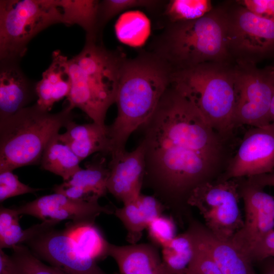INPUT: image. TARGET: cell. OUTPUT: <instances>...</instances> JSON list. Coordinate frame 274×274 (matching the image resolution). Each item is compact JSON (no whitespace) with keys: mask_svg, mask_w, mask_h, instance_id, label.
Segmentation results:
<instances>
[{"mask_svg":"<svg viewBox=\"0 0 274 274\" xmlns=\"http://www.w3.org/2000/svg\"><path fill=\"white\" fill-rule=\"evenodd\" d=\"M141 128L145 161L143 188L150 189L181 222L190 217L187 200L191 192L212 181L223 164L226 140L171 85Z\"/></svg>","mask_w":274,"mask_h":274,"instance_id":"1","label":"cell"},{"mask_svg":"<svg viewBox=\"0 0 274 274\" xmlns=\"http://www.w3.org/2000/svg\"><path fill=\"white\" fill-rule=\"evenodd\" d=\"M173 72L165 60L151 51L125 58L115 100L117 117L107 125L110 155L125 151L130 135L154 113L170 85Z\"/></svg>","mask_w":274,"mask_h":274,"instance_id":"2","label":"cell"},{"mask_svg":"<svg viewBox=\"0 0 274 274\" xmlns=\"http://www.w3.org/2000/svg\"><path fill=\"white\" fill-rule=\"evenodd\" d=\"M126 57L100 41L86 40L77 55L68 59L71 88L67 107L78 108L93 122L106 126L107 112L115 103L121 70Z\"/></svg>","mask_w":274,"mask_h":274,"instance_id":"3","label":"cell"},{"mask_svg":"<svg viewBox=\"0 0 274 274\" xmlns=\"http://www.w3.org/2000/svg\"><path fill=\"white\" fill-rule=\"evenodd\" d=\"M226 29L223 7L213 8L194 20L168 23L154 40L151 51L173 71L206 62L231 63Z\"/></svg>","mask_w":274,"mask_h":274,"instance_id":"4","label":"cell"},{"mask_svg":"<svg viewBox=\"0 0 274 274\" xmlns=\"http://www.w3.org/2000/svg\"><path fill=\"white\" fill-rule=\"evenodd\" d=\"M170 85L222 138L231 136L236 127L234 65L206 62L173 71Z\"/></svg>","mask_w":274,"mask_h":274,"instance_id":"5","label":"cell"},{"mask_svg":"<svg viewBox=\"0 0 274 274\" xmlns=\"http://www.w3.org/2000/svg\"><path fill=\"white\" fill-rule=\"evenodd\" d=\"M66 105L51 113L36 103L0 119V172L41 162L47 145L75 115Z\"/></svg>","mask_w":274,"mask_h":274,"instance_id":"6","label":"cell"},{"mask_svg":"<svg viewBox=\"0 0 274 274\" xmlns=\"http://www.w3.org/2000/svg\"><path fill=\"white\" fill-rule=\"evenodd\" d=\"M57 23L63 21L57 0H1L0 60L20 61L30 41Z\"/></svg>","mask_w":274,"mask_h":274,"instance_id":"7","label":"cell"},{"mask_svg":"<svg viewBox=\"0 0 274 274\" xmlns=\"http://www.w3.org/2000/svg\"><path fill=\"white\" fill-rule=\"evenodd\" d=\"M238 179L204 183L193 190L187 204L196 208L205 226L215 235L230 239L242 227Z\"/></svg>","mask_w":274,"mask_h":274,"instance_id":"8","label":"cell"},{"mask_svg":"<svg viewBox=\"0 0 274 274\" xmlns=\"http://www.w3.org/2000/svg\"><path fill=\"white\" fill-rule=\"evenodd\" d=\"M235 3L223 7L228 51L235 63L256 64L274 53V22Z\"/></svg>","mask_w":274,"mask_h":274,"instance_id":"9","label":"cell"},{"mask_svg":"<svg viewBox=\"0 0 274 274\" xmlns=\"http://www.w3.org/2000/svg\"><path fill=\"white\" fill-rule=\"evenodd\" d=\"M236 126L262 127L270 124L269 111L274 93V65L235 63Z\"/></svg>","mask_w":274,"mask_h":274,"instance_id":"10","label":"cell"},{"mask_svg":"<svg viewBox=\"0 0 274 274\" xmlns=\"http://www.w3.org/2000/svg\"><path fill=\"white\" fill-rule=\"evenodd\" d=\"M58 223L53 220L43 221L40 230L24 244L39 259L66 274H108L82 248L66 228H55Z\"/></svg>","mask_w":274,"mask_h":274,"instance_id":"11","label":"cell"},{"mask_svg":"<svg viewBox=\"0 0 274 274\" xmlns=\"http://www.w3.org/2000/svg\"><path fill=\"white\" fill-rule=\"evenodd\" d=\"M274 172V127H253L218 180L249 178Z\"/></svg>","mask_w":274,"mask_h":274,"instance_id":"12","label":"cell"},{"mask_svg":"<svg viewBox=\"0 0 274 274\" xmlns=\"http://www.w3.org/2000/svg\"><path fill=\"white\" fill-rule=\"evenodd\" d=\"M240 179L239 194L244 202L245 219L242 227L230 239L250 256L256 243L274 229V196L247 179Z\"/></svg>","mask_w":274,"mask_h":274,"instance_id":"13","label":"cell"},{"mask_svg":"<svg viewBox=\"0 0 274 274\" xmlns=\"http://www.w3.org/2000/svg\"><path fill=\"white\" fill-rule=\"evenodd\" d=\"M13 208L19 215H30L42 221L59 222L65 220L75 222H95L100 214H114V212L109 206L100 205L98 201L75 200L55 192Z\"/></svg>","mask_w":274,"mask_h":274,"instance_id":"14","label":"cell"},{"mask_svg":"<svg viewBox=\"0 0 274 274\" xmlns=\"http://www.w3.org/2000/svg\"><path fill=\"white\" fill-rule=\"evenodd\" d=\"M107 188L123 204L141 194L145 173L144 150L141 143L134 150L111 156Z\"/></svg>","mask_w":274,"mask_h":274,"instance_id":"15","label":"cell"},{"mask_svg":"<svg viewBox=\"0 0 274 274\" xmlns=\"http://www.w3.org/2000/svg\"><path fill=\"white\" fill-rule=\"evenodd\" d=\"M189 221L188 228L223 274H254L249 255L231 239L218 237L205 225L191 218Z\"/></svg>","mask_w":274,"mask_h":274,"instance_id":"16","label":"cell"},{"mask_svg":"<svg viewBox=\"0 0 274 274\" xmlns=\"http://www.w3.org/2000/svg\"><path fill=\"white\" fill-rule=\"evenodd\" d=\"M19 62L0 60V119L14 115L37 100V82L24 74Z\"/></svg>","mask_w":274,"mask_h":274,"instance_id":"17","label":"cell"},{"mask_svg":"<svg viewBox=\"0 0 274 274\" xmlns=\"http://www.w3.org/2000/svg\"><path fill=\"white\" fill-rule=\"evenodd\" d=\"M105 154L96 155L87 162L85 168L75 173L68 181L55 185L53 191L70 198L87 201H98L106 195L110 170Z\"/></svg>","mask_w":274,"mask_h":274,"instance_id":"18","label":"cell"},{"mask_svg":"<svg viewBox=\"0 0 274 274\" xmlns=\"http://www.w3.org/2000/svg\"><path fill=\"white\" fill-rule=\"evenodd\" d=\"M108 256L116 262L119 274H167L159 248L150 243L124 246L110 243Z\"/></svg>","mask_w":274,"mask_h":274,"instance_id":"19","label":"cell"},{"mask_svg":"<svg viewBox=\"0 0 274 274\" xmlns=\"http://www.w3.org/2000/svg\"><path fill=\"white\" fill-rule=\"evenodd\" d=\"M68 61L60 50L54 51L50 65L37 82L36 103L43 110L50 112L55 102L69 95L71 79Z\"/></svg>","mask_w":274,"mask_h":274,"instance_id":"20","label":"cell"},{"mask_svg":"<svg viewBox=\"0 0 274 274\" xmlns=\"http://www.w3.org/2000/svg\"><path fill=\"white\" fill-rule=\"evenodd\" d=\"M166 210L154 195L142 193L134 200L123 204L122 207L115 208L114 214L126 229V242L129 244H136L150 222Z\"/></svg>","mask_w":274,"mask_h":274,"instance_id":"21","label":"cell"},{"mask_svg":"<svg viewBox=\"0 0 274 274\" xmlns=\"http://www.w3.org/2000/svg\"><path fill=\"white\" fill-rule=\"evenodd\" d=\"M65 128V132L59 133L58 136L81 161L95 153L111 154V144L107 125L102 126L93 122L78 124L73 120Z\"/></svg>","mask_w":274,"mask_h":274,"instance_id":"22","label":"cell"},{"mask_svg":"<svg viewBox=\"0 0 274 274\" xmlns=\"http://www.w3.org/2000/svg\"><path fill=\"white\" fill-rule=\"evenodd\" d=\"M63 23L78 25L86 32V40L100 41L98 29V11L99 1L57 0Z\"/></svg>","mask_w":274,"mask_h":274,"instance_id":"23","label":"cell"},{"mask_svg":"<svg viewBox=\"0 0 274 274\" xmlns=\"http://www.w3.org/2000/svg\"><path fill=\"white\" fill-rule=\"evenodd\" d=\"M58 133L49 142L43 153L41 164L43 169L69 180L82 168L81 160L71 149L61 141Z\"/></svg>","mask_w":274,"mask_h":274,"instance_id":"24","label":"cell"},{"mask_svg":"<svg viewBox=\"0 0 274 274\" xmlns=\"http://www.w3.org/2000/svg\"><path fill=\"white\" fill-rule=\"evenodd\" d=\"M195 251L194 240L188 228L162 248L161 259L167 274H184Z\"/></svg>","mask_w":274,"mask_h":274,"instance_id":"25","label":"cell"},{"mask_svg":"<svg viewBox=\"0 0 274 274\" xmlns=\"http://www.w3.org/2000/svg\"><path fill=\"white\" fill-rule=\"evenodd\" d=\"M65 227L82 248L97 261L109 256L110 243L106 239L95 222L70 221Z\"/></svg>","mask_w":274,"mask_h":274,"instance_id":"26","label":"cell"},{"mask_svg":"<svg viewBox=\"0 0 274 274\" xmlns=\"http://www.w3.org/2000/svg\"><path fill=\"white\" fill-rule=\"evenodd\" d=\"M115 28L120 41L130 45L138 46L146 39L149 34V22L141 13L127 12L118 20Z\"/></svg>","mask_w":274,"mask_h":274,"instance_id":"27","label":"cell"},{"mask_svg":"<svg viewBox=\"0 0 274 274\" xmlns=\"http://www.w3.org/2000/svg\"><path fill=\"white\" fill-rule=\"evenodd\" d=\"M19 216L13 208L1 207L0 249H13L23 244L31 236V227L23 230L19 224Z\"/></svg>","mask_w":274,"mask_h":274,"instance_id":"28","label":"cell"},{"mask_svg":"<svg viewBox=\"0 0 274 274\" xmlns=\"http://www.w3.org/2000/svg\"><path fill=\"white\" fill-rule=\"evenodd\" d=\"M213 9L210 0H170L166 4L163 15L168 23L198 19Z\"/></svg>","mask_w":274,"mask_h":274,"instance_id":"29","label":"cell"},{"mask_svg":"<svg viewBox=\"0 0 274 274\" xmlns=\"http://www.w3.org/2000/svg\"><path fill=\"white\" fill-rule=\"evenodd\" d=\"M162 3L156 0H104L99 1L98 29L101 36L106 24L114 17L125 10L136 7L155 9Z\"/></svg>","mask_w":274,"mask_h":274,"instance_id":"30","label":"cell"},{"mask_svg":"<svg viewBox=\"0 0 274 274\" xmlns=\"http://www.w3.org/2000/svg\"><path fill=\"white\" fill-rule=\"evenodd\" d=\"M11 256L20 274H66L59 269L43 263L24 244L13 249Z\"/></svg>","mask_w":274,"mask_h":274,"instance_id":"31","label":"cell"},{"mask_svg":"<svg viewBox=\"0 0 274 274\" xmlns=\"http://www.w3.org/2000/svg\"><path fill=\"white\" fill-rule=\"evenodd\" d=\"M146 230L150 243L161 249L177 235L176 220L163 214L153 219Z\"/></svg>","mask_w":274,"mask_h":274,"instance_id":"32","label":"cell"},{"mask_svg":"<svg viewBox=\"0 0 274 274\" xmlns=\"http://www.w3.org/2000/svg\"><path fill=\"white\" fill-rule=\"evenodd\" d=\"M193 236L194 254L184 274H223L213 258Z\"/></svg>","mask_w":274,"mask_h":274,"instance_id":"33","label":"cell"},{"mask_svg":"<svg viewBox=\"0 0 274 274\" xmlns=\"http://www.w3.org/2000/svg\"><path fill=\"white\" fill-rule=\"evenodd\" d=\"M40 190L22 183L12 171L0 172L1 203L9 198L26 193H33Z\"/></svg>","mask_w":274,"mask_h":274,"instance_id":"34","label":"cell"},{"mask_svg":"<svg viewBox=\"0 0 274 274\" xmlns=\"http://www.w3.org/2000/svg\"><path fill=\"white\" fill-rule=\"evenodd\" d=\"M254 14L274 22V0L236 1Z\"/></svg>","mask_w":274,"mask_h":274,"instance_id":"35","label":"cell"},{"mask_svg":"<svg viewBox=\"0 0 274 274\" xmlns=\"http://www.w3.org/2000/svg\"><path fill=\"white\" fill-rule=\"evenodd\" d=\"M252 261L274 257V229L264 235L254 246L250 253Z\"/></svg>","mask_w":274,"mask_h":274,"instance_id":"36","label":"cell"},{"mask_svg":"<svg viewBox=\"0 0 274 274\" xmlns=\"http://www.w3.org/2000/svg\"><path fill=\"white\" fill-rule=\"evenodd\" d=\"M0 274H20L11 256L0 249Z\"/></svg>","mask_w":274,"mask_h":274,"instance_id":"37","label":"cell"},{"mask_svg":"<svg viewBox=\"0 0 274 274\" xmlns=\"http://www.w3.org/2000/svg\"><path fill=\"white\" fill-rule=\"evenodd\" d=\"M247 178L251 183L263 188L265 186L274 187V172Z\"/></svg>","mask_w":274,"mask_h":274,"instance_id":"38","label":"cell"},{"mask_svg":"<svg viewBox=\"0 0 274 274\" xmlns=\"http://www.w3.org/2000/svg\"><path fill=\"white\" fill-rule=\"evenodd\" d=\"M269 117H270V124L274 127V93H273V97L272 98L271 105L270 107Z\"/></svg>","mask_w":274,"mask_h":274,"instance_id":"39","label":"cell"},{"mask_svg":"<svg viewBox=\"0 0 274 274\" xmlns=\"http://www.w3.org/2000/svg\"><path fill=\"white\" fill-rule=\"evenodd\" d=\"M266 274H274V267L270 269V270Z\"/></svg>","mask_w":274,"mask_h":274,"instance_id":"40","label":"cell"}]
</instances>
